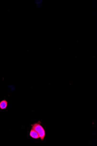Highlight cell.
<instances>
[{"label":"cell","mask_w":97,"mask_h":146,"mask_svg":"<svg viewBox=\"0 0 97 146\" xmlns=\"http://www.w3.org/2000/svg\"><path fill=\"white\" fill-rule=\"evenodd\" d=\"M31 129L36 131L38 133L40 139L43 141L44 139L45 135V130L41 125L38 123H36L31 125Z\"/></svg>","instance_id":"1"},{"label":"cell","mask_w":97,"mask_h":146,"mask_svg":"<svg viewBox=\"0 0 97 146\" xmlns=\"http://www.w3.org/2000/svg\"><path fill=\"white\" fill-rule=\"evenodd\" d=\"M30 136L32 138L34 139H38L40 138V136L36 131L31 129L30 133Z\"/></svg>","instance_id":"3"},{"label":"cell","mask_w":97,"mask_h":146,"mask_svg":"<svg viewBox=\"0 0 97 146\" xmlns=\"http://www.w3.org/2000/svg\"><path fill=\"white\" fill-rule=\"evenodd\" d=\"M8 103L6 100L4 99L0 101V108L1 110L6 109L7 108Z\"/></svg>","instance_id":"2"},{"label":"cell","mask_w":97,"mask_h":146,"mask_svg":"<svg viewBox=\"0 0 97 146\" xmlns=\"http://www.w3.org/2000/svg\"><path fill=\"white\" fill-rule=\"evenodd\" d=\"M43 1L42 0H36L35 1V4L37 8L41 7L42 5Z\"/></svg>","instance_id":"4"}]
</instances>
